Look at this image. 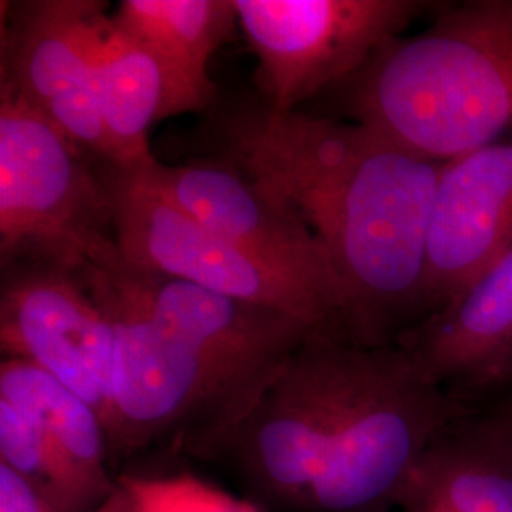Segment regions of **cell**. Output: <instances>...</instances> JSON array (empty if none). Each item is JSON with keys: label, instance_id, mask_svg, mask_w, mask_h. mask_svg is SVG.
Segmentation results:
<instances>
[{"label": "cell", "instance_id": "cell-3", "mask_svg": "<svg viewBox=\"0 0 512 512\" xmlns=\"http://www.w3.org/2000/svg\"><path fill=\"white\" fill-rule=\"evenodd\" d=\"M78 274L114 330L112 469L152 448L190 454L262 393L167 329L131 289L122 256L84 264Z\"/></svg>", "mask_w": 512, "mask_h": 512}, {"label": "cell", "instance_id": "cell-8", "mask_svg": "<svg viewBox=\"0 0 512 512\" xmlns=\"http://www.w3.org/2000/svg\"><path fill=\"white\" fill-rule=\"evenodd\" d=\"M2 359L44 368L101 416L109 433L114 330L78 270L52 262L0 266Z\"/></svg>", "mask_w": 512, "mask_h": 512}, {"label": "cell", "instance_id": "cell-1", "mask_svg": "<svg viewBox=\"0 0 512 512\" xmlns=\"http://www.w3.org/2000/svg\"><path fill=\"white\" fill-rule=\"evenodd\" d=\"M220 158L306 222L344 300V330L397 344L421 315L427 236L446 162L351 120L264 101L220 118Z\"/></svg>", "mask_w": 512, "mask_h": 512}, {"label": "cell", "instance_id": "cell-4", "mask_svg": "<svg viewBox=\"0 0 512 512\" xmlns=\"http://www.w3.org/2000/svg\"><path fill=\"white\" fill-rule=\"evenodd\" d=\"M120 256L95 162L0 82V266L52 262L78 270Z\"/></svg>", "mask_w": 512, "mask_h": 512}, {"label": "cell", "instance_id": "cell-12", "mask_svg": "<svg viewBox=\"0 0 512 512\" xmlns=\"http://www.w3.org/2000/svg\"><path fill=\"white\" fill-rule=\"evenodd\" d=\"M131 289L165 327L262 391L317 327L293 313L129 266Z\"/></svg>", "mask_w": 512, "mask_h": 512}, {"label": "cell", "instance_id": "cell-6", "mask_svg": "<svg viewBox=\"0 0 512 512\" xmlns=\"http://www.w3.org/2000/svg\"><path fill=\"white\" fill-rule=\"evenodd\" d=\"M95 165L109 190L116 243L129 266L293 313L317 329H342L338 308L325 294L220 238L126 169Z\"/></svg>", "mask_w": 512, "mask_h": 512}, {"label": "cell", "instance_id": "cell-9", "mask_svg": "<svg viewBox=\"0 0 512 512\" xmlns=\"http://www.w3.org/2000/svg\"><path fill=\"white\" fill-rule=\"evenodd\" d=\"M95 0L2 2L0 82L8 84L93 162L116 164L99 109L88 21Z\"/></svg>", "mask_w": 512, "mask_h": 512}, {"label": "cell", "instance_id": "cell-2", "mask_svg": "<svg viewBox=\"0 0 512 512\" xmlns=\"http://www.w3.org/2000/svg\"><path fill=\"white\" fill-rule=\"evenodd\" d=\"M346 120L450 162L512 129V0L442 8L332 88Z\"/></svg>", "mask_w": 512, "mask_h": 512}, {"label": "cell", "instance_id": "cell-13", "mask_svg": "<svg viewBox=\"0 0 512 512\" xmlns=\"http://www.w3.org/2000/svg\"><path fill=\"white\" fill-rule=\"evenodd\" d=\"M397 344L459 401H490L512 380V249Z\"/></svg>", "mask_w": 512, "mask_h": 512}, {"label": "cell", "instance_id": "cell-19", "mask_svg": "<svg viewBox=\"0 0 512 512\" xmlns=\"http://www.w3.org/2000/svg\"><path fill=\"white\" fill-rule=\"evenodd\" d=\"M118 478L133 495L139 512H266L249 497H236L192 473L165 476L124 473Z\"/></svg>", "mask_w": 512, "mask_h": 512}, {"label": "cell", "instance_id": "cell-18", "mask_svg": "<svg viewBox=\"0 0 512 512\" xmlns=\"http://www.w3.org/2000/svg\"><path fill=\"white\" fill-rule=\"evenodd\" d=\"M0 465H6L67 512H95L114 490L99 486L37 421L0 399Z\"/></svg>", "mask_w": 512, "mask_h": 512}, {"label": "cell", "instance_id": "cell-21", "mask_svg": "<svg viewBox=\"0 0 512 512\" xmlns=\"http://www.w3.org/2000/svg\"><path fill=\"white\" fill-rule=\"evenodd\" d=\"M95 512H139L133 495L126 488V484L118 478V484L109 499Z\"/></svg>", "mask_w": 512, "mask_h": 512}, {"label": "cell", "instance_id": "cell-11", "mask_svg": "<svg viewBox=\"0 0 512 512\" xmlns=\"http://www.w3.org/2000/svg\"><path fill=\"white\" fill-rule=\"evenodd\" d=\"M509 249L512 141H497L442 167L421 281L423 319L452 302Z\"/></svg>", "mask_w": 512, "mask_h": 512}, {"label": "cell", "instance_id": "cell-16", "mask_svg": "<svg viewBox=\"0 0 512 512\" xmlns=\"http://www.w3.org/2000/svg\"><path fill=\"white\" fill-rule=\"evenodd\" d=\"M99 2L88 21V52L103 122L116 150V167L152 160L148 131L169 118L164 67L139 40L124 33Z\"/></svg>", "mask_w": 512, "mask_h": 512}, {"label": "cell", "instance_id": "cell-20", "mask_svg": "<svg viewBox=\"0 0 512 512\" xmlns=\"http://www.w3.org/2000/svg\"><path fill=\"white\" fill-rule=\"evenodd\" d=\"M0 512H67L18 473L0 465Z\"/></svg>", "mask_w": 512, "mask_h": 512}, {"label": "cell", "instance_id": "cell-15", "mask_svg": "<svg viewBox=\"0 0 512 512\" xmlns=\"http://www.w3.org/2000/svg\"><path fill=\"white\" fill-rule=\"evenodd\" d=\"M112 19L164 67L171 116L215 103L209 63L238 25L234 0H124Z\"/></svg>", "mask_w": 512, "mask_h": 512}, {"label": "cell", "instance_id": "cell-10", "mask_svg": "<svg viewBox=\"0 0 512 512\" xmlns=\"http://www.w3.org/2000/svg\"><path fill=\"white\" fill-rule=\"evenodd\" d=\"M122 169L220 238L325 294L344 329V300L319 241L304 220L236 165L222 158L164 165L152 158Z\"/></svg>", "mask_w": 512, "mask_h": 512}, {"label": "cell", "instance_id": "cell-7", "mask_svg": "<svg viewBox=\"0 0 512 512\" xmlns=\"http://www.w3.org/2000/svg\"><path fill=\"white\" fill-rule=\"evenodd\" d=\"M264 103L293 112L357 73L433 8L421 0H234Z\"/></svg>", "mask_w": 512, "mask_h": 512}, {"label": "cell", "instance_id": "cell-22", "mask_svg": "<svg viewBox=\"0 0 512 512\" xmlns=\"http://www.w3.org/2000/svg\"><path fill=\"white\" fill-rule=\"evenodd\" d=\"M490 406L503 414L512 425V380L490 399Z\"/></svg>", "mask_w": 512, "mask_h": 512}, {"label": "cell", "instance_id": "cell-14", "mask_svg": "<svg viewBox=\"0 0 512 512\" xmlns=\"http://www.w3.org/2000/svg\"><path fill=\"white\" fill-rule=\"evenodd\" d=\"M401 512H512V425L490 404L454 421L410 478Z\"/></svg>", "mask_w": 512, "mask_h": 512}, {"label": "cell", "instance_id": "cell-5", "mask_svg": "<svg viewBox=\"0 0 512 512\" xmlns=\"http://www.w3.org/2000/svg\"><path fill=\"white\" fill-rule=\"evenodd\" d=\"M357 346L340 327L313 330L251 408L188 456L230 471L262 511H306Z\"/></svg>", "mask_w": 512, "mask_h": 512}, {"label": "cell", "instance_id": "cell-17", "mask_svg": "<svg viewBox=\"0 0 512 512\" xmlns=\"http://www.w3.org/2000/svg\"><path fill=\"white\" fill-rule=\"evenodd\" d=\"M0 399L25 412L99 486L114 490L107 427L90 404L25 359H2Z\"/></svg>", "mask_w": 512, "mask_h": 512}]
</instances>
